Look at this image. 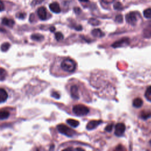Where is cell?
Segmentation results:
<instances>
[{
	"instance_id": "cell-1",
	"label": "cell",
	"mask_w": 151,
	"mask_h": 151,
	"mask_svg": "<svg viewBox=\"0 0 151 151\" xmlns=\"http://www.w3.org/2000/svg\"><path fill=\"white\" fill-rule=\"evenodd\" d=\"M62 70L67 72H73L76 69V62L70 58L65 59L61 63Z\"/></svg>"
},
{
	"instance_id": "cell-2",
	"label": "cell",
	"mask_w": 151,
	"mask_h": 151,
	"mask_svg": "<svg viewBox=\"0 0 151 151\" xmlns=\"http://www.w3.org/2000/svg\"><path fill=\"white\" fill-rule=\"evenodd\" d=\"M90 110L83 104H76L73 106V112L77 116H85L89 113Z\"/></svg>"
},
{
	"instance_id": "cell-3",
	"label": "cell",
	"mask_w": 151,
	"mask_h": 151,
	"mask_svg": "<svg viewBox=\"0 0 151 151\" xmlns=\"http://www.w3.org/2000/svg\"><path fill=\"white\" fill-rule=\"evenodd\" d=\"M57 128L60 133L68 137H73L76 134V131L69 128L66 125H64V124H60V125L57 126Z\"/></svg>"
},
{
	"instance_id": "cell-4",
	"label": "cell",
	"mask_w": 151,
	"mask_h": 151,
	"mask_svg": "<svg viewBox=\"0 0 151 151\" xmlns=\"http://www.w3.org/2000/svg\"><path fill=\"white\" fill-rule=\"evenodd\" d=\"M125 125L122 123H118L115 126L114 134L117 136H122L125 131Z\"/></svg>"
},
{
	"instance_id": "cell-5",
	"label": "cell",
	"mask_w": 151,
	"mask_h": 151,
	"mask_svg": "<svg viewBox=\"0 0 151 151\" xmlns=\"http://www.w3.org/2000/svg\"><path fill=\"white\" fill-rule=\"evenodd\" d=\"M129 44V39L128 38H123L116 42H114L112 46L113 48H119L124 46H126Z\"/></svg>"
},
{
	"instance_id": "cell-6",
	"label": "cell",
	"mask_w": 151,
	"mask_h": 151,
	"mask_svg": "<svg viewBox=\"0 0 151 151\" xmlns=\"http://www.w3.org/2000/svg\"><path fill=\"white\" fill-rule=\"evenodd\" d=\"M126 20L129 24L132 25H135L138 21L136 13L134 12H131L128 13L126 16Z\"/></svg>"
},
{
	"instance_id": "cell-7",
	"label": "cell",
	"mask_w": 151,
	"mask_h": 151,
	"mask_svg": "<svg viewBox=\"0 0 151 151\" xmlns=\"http://www.w3.org/2000/svg\"><path fill=\"white\" fill-rule=\"evenodd\" d=\"M37 14L39 19L41 20H46L47 18V10L45 7H40L37 10Z\"/></svg>"
},
{
	"instance_id": "cell-8",
	"label": "cell",
	"mask_w": 151,
	"mask_h": 151,
	"mask_svg": "<svg viewBox=\"0 0 151 151\" xmlns=\"http://www.w3.org/2000/svg\"><path fill=\"white\" fill-rule=\"evenodd\" d=\"M102 123V120H92L90 121L87 123V125L86 126V128L88 130H93L94 129H95L96 128H97L99 125H100V124Z\"/></svg>"
},
{
	"instance_id": "cell-9",
	"label": "cell",
	"mask_w": 151,
	"mask_h": 151,
	"mask_svg": "<svg viewBox=\"0 0 151 151\" xmlns=\"http://www.w3.org/2000/svg\"><path fill=\"white\" fill-rule=\"evenodd\" d=\"M70 94L72 98L74 99L77 100L80 98V96L78 93V88L76 85H73L70 88Z\"/></svg>"
},
{
	"instance_id": "cell-10",
	"label": "cell",
	"mask_w": 151,
	"mask_h": 151,
	"mask_svg": "<svg viewBox=\"0 0 151 151\" xmlns=\"http://www.w3.org/2000/svg\"><path fill=\"white\" fill-rule=\"evenodd\" d=\"M49 8L50 9V10L55 13L58 14L61 12V8L60 7L59 4L57 3H51L49 5Z\"/></svg>"
},
{
	"instance_id": "cell-11",
	"label": "cell",
	"mask_w": 151,
	"mask_h": 151,
	"mask_svg": "<svg viewBox=\"0 0 151 151\" xmlns=\"http://www.w3.org/2000/svg\"><path fill=\"white\" fill-rule=\"evenodd\" d=\"M8 93L7 91L3 88H0V103L5 102L8 99Z\"/></svg>"
},
{
	"instance_id": "cell-12",
	"label": "cell",
	"mask_w": 151,
	"mask_h": 151,
	"mask_svg": "<svg viewBox=\"0 0 151 151\" xmlns=\"http://www.w3.org/2000/svg\"><path fill=\"white\" fill-rule=\"evenodd\" d=\"M140 117L144 120H146L151 117V112L150 110H143L140 112Z\"/></svg>"
},
{
	"instance_id": "cell-13",
	"label": "cell",
	"mask_w": 151,
	"mask_h": 151,
	"mask_svg": "<svg viewBox=\"0 0 151 151\" xmlns=\"http://www.w3.org/2000/svg\"><path fill=\"white\" fill-rule=\"evenodd\" d=\"M2 23L5 25L10 27H13V26L14 25V20L11 19H8L7 18H4L2 20Z\"/></svg>"
},
{
	"instance_id": "cell-14",
	"label": "cell",
	"mask_w": 151,
	"mask_h": 151,
	"mask_svg": "<svg viewBox=\"0 0 151 151\" xmlns=\"http://www.w3.org/2000/svg\"><path fill=\"white\" fill-rule=\"evenodd\" d=\"M92 34L94 37H102L104 35V34L100 29H94L92 31Z\"/></svg>"
},
{
	"instance_id": "cell-15",
	"label": "cell",
	"mask_w": 151,
	"mask_h": 151,
	"mask_svg": "<svg viewBox=\"0 0 151 151\" xmlns=\"http://www.w3.org/2000/svg\"><path fill=\"white\" fill-rule=\"evenodd\" d=\"M143 100L140 98H136L133 101V106L136 108H139L143 105Z\"/></svg>"
},
{
	"instance_id": "cell-16",
	"label": "cell",
	"mask_w": 151,
	"mask_h": 151,
	"mask_svg": "<svg viewBox=\"0 0 151 151\" xmlns=\"http://www.w3.org/2000/svg\"><path fill=\"white\" fill-rule=\"evenodd\" d=\"M10 116V112L8 110H3L0 111V120H4Z\"/></svg>"
},
{
	"instance_id": "cell-17",
	"label": "cell",
	"mask_w": 151,
	"mask_h": 151,
	"mask_svg": "<svg viewBox=\"0 0 151 151\" xmlns=\"http://www.w3.org/2000/svg\"><path fill=\"white\" fill-rule=\"evenodd\" d=\"M67 123L69 124V125H70L73 128H76L79 125V122L78 121L75 120V119H67Z\"/></svg>"
},
{
	"instance_id": "cell-18",
	"label": "cell",
	"mask_w": 151,
	"mask_h": 151,
	"mask_svg": "<svg viewBox=\"0 0 151 151\" xmlns=\"http://www.w3.org/2000/svg\"><path fill=\"white\" fill-rule=\"evenodd\" d=\"M7 76V72L6 71L2 69V68H0V80H4L6 78Z\"/></svg>"
},
{
	"instance_id": "cell-19",
	"label": "cell",
	"mask_w": 151,
	"mask_h": 151,
	"mask_svg": "<svg viewBox=\"0 0 151 151\" xmlns=\"http://www.w3.org/2000/svg\"><path fill=\"white\" fill-rule=\"evenodd\" d=\"M31 39L35 41H41L43 39V36L40 34H35L31 35Z\"/></svg>"
},
{
	"instance_id": "cell-20",
	"label": "cell",
	"mask_w": 151,
	"mask_h": 151,
	"mask_svg": "<svg viewBox=\"0 0 151 151\" xmlns=\"http://www.w3.org/2000/svg\"><path fill=\"white\" fill-rule=\"evenodd\" d=\"M88 23L93 26H96V25H99L100 23L99 20H97V19H90L89 20H88Z\"/></svg>"
},
{
	"instance_id": "cell-21",
	"label": "cell",
	"mask_w": 151,
	"mask_h": 151,
	"mask_svg": "<svg viewBox=\"0 0 151 151\" xmlns=\"http://www.w3.org/2000/svg\"><path fill=\"white\" fill-rule=\"evenodd\" d=\"M144 15L146 19L151 18V8H148L144 11Z\"/></svg>"
},
{
	"instance_id": "cell-22",
	"label": "cell",
	"mask_w": 151,
	"mask_h": 151,
	"mask_svg": "<svg viewBox=\"0 0 151 151\" xmlns=\"http://www.w3.org/2000/svg\"><path fill=\"white\" fill-rule=\"evenodd\" d=\"M145 97L147 98L148 100H149L151 101V86H149L145 92Z\"/></svg>"
},
{
	"instance_id": "cell-23",
	"label": "cell",
	"mask_w": 151,
	"mask_h": 151,
	"mask_svg": "<svg viewBox=\"0 0 151 151\" xmlns=\"http://www.w3.org/2000/svg\"><path fill=\"white\" fill-rule=\"evenodd\" d=\"M10 47V44H9L8 43H5L4 44H3L1 46V50L3 51H7L9 48Z\"/></svg>"
},
{
	"instance_id": "cell-24",
	"label": "cell",
	"mask_w": 151,
	"mask_h": 151,
	"mask_svg": "<svg viewBox=\"0 0 151 151\" xmlns=\"http://www.w3.org/2000/svg\"><path fill=\"white\" fill-rule=\"evenodd\" d=\"M113 7H114V10H120L123 8V5L120 2H117L116 3H114V4L113 5Z\"/></svg>"
},
{
	"instance_id": "cell-25",
	"label": "cell",
	"mask_w": 151,
	"mask_h": 151,
	"mask_svg": "<svg viewBox=\"0 0 151 151\" xmlns=\"http://www.w3.org/2000/svg\"><path fill=\"white\" fill-rule=\"evenodd\" d=\"M144 35L145 37H151V27H148L145 30Z\"/></svg>"
},
{
	"instance_id": "cell-26",
	"label": "cell",
	"mask_w": 151,
	"mask_h": 151,
	"mask_svg": "<svg viewBox=\"0 0 151 151\" xmlns=\"http://www.w3.org/2000/svg\"><path fill=\"white\" fill-rule=\"evenodd\" d=\"M55 37L57 41H60L64 39V36H63V34L60 32H57L55 34Z\"/></svg>"
},
{
	"instance_id": "cell-27",
	"label": "cell",
	"mask_w": 151,
	"mask_h": 151,
	"mask_svg": "<svg viewBox=\"0 0 151 151\" xmlns=\"http://www.w3.org/2000/svg\"><path fill=\"white\" fill-rule=\"evenodd\" d=\"M123 16L122 15H118L116 17V19H115V21L118 23H122L123 22Z\"/></svg>"
},
{
	"instance_id": "cell-28",
	"label": "cell",
	"mask_w": 151,
	"mask_h": 151,
	"mask_svg": "<svg viewBox=\"0 0 151 151\" xmlns=\"http://www.w3.org/2000/svg\"><path fill=\"white\" fill-rule=\"evenodd\" d=\"M113 124L110 123L105 128V130H106L107 132H111L113 129Z\"/></svg>"
},
{
	"instance_id": "cell-29",
	"label": "cell",
	"mask_w": 151,
	"mask_h": 151,
	"mask_svg": "<svg viewBox=\"0 0 151 151\" xmlns=\"http://www.w3.org/2000/svg\"><path fill=\"white\" fill-rule=\"evenodd\" d=\"M51 96L53 97H55V98H56V99H59L60 97V94L57 92H53L52 94H51Z\"/></svg>"
},
{
	"instance_id": "cell-30",
	"label": "cell",
	"mask_w": 151,
	"mask_h": 151,
	"mask_svg": "<svg viewBox=\"0 0 151 151\" xmlns=\"http://www.w3.org/2000/svg\"><path fill=\"white\" fill-rule=\"evenodd\" d=\"M26 14L25 13H19L18 15H17V17L19 18L20 19H24L25 18Z\"/></svg>"
},
{
	"instance_id": "cell-31",
	"label": "cell",
	"mask_w": 151,
	"mask_h": 151,
	"mask_svg": "<svg viewBox=\"0 0 151 151\" xmlns=\"http://www.w3.org/2000/svg\"><path fill=\"white\" fill-rule=\"evenodd\" d=\"M4 9H5L4 5L3 3L2 2V1H1V0H0V11H4Z\"/></svg>"
},
{
	"instance_id": "cell-32",
	"label": "cell",
	"mask_w": 151,
	"mask_h": 151,
	"mask_svg": "<svg viewBox=\"0 0 151 151\" xmlns=\"http://www.w3.org/2000/svg\"><path fill=\"white\" fill-rule=\"evenodd\" d=\"M102 1L105 3V4H111L113 2H114V0H102Z\"/></svg>"
},
{
	"instance_id": "cell-33",
	"label": "cell",
	"mask_w": 151,
	"mask_h": 151,
	"mask_svg": "<svg viewBox=\"0 0 151 151\" xmlns=\"http://www.w3.org/2000/svg\"><path fill=\"white\" fill-rule=\"evenodd\" d=\"M42 1H43V0H34L33 3H35L34 5H35V4L41 3V2H42Z\"/></svg>"
},
{
	"instance_id": "cell-34",
	"label": "cell",
	"mask_w": 151,
	"mask_h": 151,
	"mask_svg": "<svg viewBox=\"0 0 151 151\" xmlns=\"http://www.w3.org/2000/svg\"><path fill=\"white\" fill-rule=\"evenodd\" d=\"M75 11L76 13H80L81 12V10H80V9L79 8H75Z\"/></svg>"
},
{
	"instance_id": "cell-35",
	"label": "cell",
	"mask_w": 151,
	"mask_h": 151,
	"mask_svg": "<svg viewBox=\"0 0 151 151\" xmlns=\"http://www.w3.org/2000/svg\"><path fill=\"white\" fill-rule=\"evenodd\" d=\"M116 150H124V149H123V146H122L119 145L116 148Z\"/></svg>"
},
{
	"instance_id": "cell-36",
	"label": "cell",
	"mask_w": 151,
	"mask_h": 151,
	"mask_svg": "<svg viewBox=\"0 0 151 151\" xmlns=\"http://www.w3.org/2000/svg\"><path fill=\"white\" fill-rule=\"evenodd\" d=\"M50 30H51V31H55V28L54 27H51L50 28Z\"/></svg>"
},
{
	"instance_id": "cell-37",
	"label": "cell",
	"mask_w": 151,
	"mask_h": 151,
	"mask_svg": "<svg viewBox=\"0 0 151 151\" xmlns=\"http://www.w3.org/2000/svg\"><path fill=\"white\" fill-rule=\"evenodd\" d=\"M80 1H81V2H84V3H87L88 1V0H79Z\"/></svg>"
},
{
	"instance_id": "cell-38",
	"label": "cell",
	"mask_w": 151,
	"mask_h": 151,
	"mask_svg": "<svg viewBox=\"0 0 151 151\" xmlns=\"http://www.w3.org/2000/svg\"><path fill=\"white\" fill-rule=\"evenodd\" d=\"M150 145H151V140H150Z\"/></svg>"
}]
</instances>
